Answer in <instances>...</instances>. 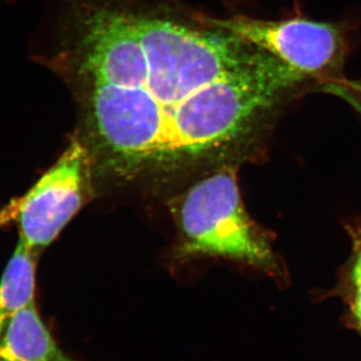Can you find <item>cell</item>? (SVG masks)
<instances>
[{"instance_id":"1","label":"cell","mask_w":361,"mask_h":361,"mask_svg":"<svg viewBox=\"0 0 361 361\" xmlns=\"http://www.w3.org/2000/svg\"><path fill=\"white\" fill-rule=\"evenodd\" d=\"M71 32L82 140L115 180L234 166L313 85L222 20L101 2L80 7Z\"/></svg>"},{"instance_id":"2","label":"cell","mask_w":361,"mask_h":361,"mask_svg":"<svg viewBox=\"0 0 361 361\" xmlns=\"http://www.w3.org/2000/svg\"><path fill=\"white\" fill-rule=\"evenodd\" d=\"M178 218L183 255L231 259L277 270L274 252L244 208L234 166L221 167L190 188Z\"/></svg>"},{"instance_id":"3","label":"cell","mask_w":361,"mask_h":361,"mask_svg":"<svg viewBox=\"0 0 361 361\" xmlns=\"http://www.w3.org/2000/svg\"><path fill=\"white\" fill-rule=\"evenodd\" d=\"M222 23L315 85L344 77L353 30L345 21L296 16L277 20L236 16Z\"/></svg>"},{"instance_id":"4","label":"cell","mask_w":361,"mask_h":361,"mask_svg":"<svg viewBox=\"0 0 361 361\" xmlns=\"http://www.w3.org/2000/svg\"><path fill=\"white\" fill-rule=\"evenodd\" d=\"M94 173L89 149L82 139L73 137L35 186L11 202L1 219L16 221L20 239L32 251L51 245L89 200Z\"/></svg>"},{"instance_id":"5","label":"cell","mask_w":361,"mask_h":361,"mask_svg":"<svg viewBox=\"0 0 361 361\" xmlns=\"http://www.w3.org/2000/svg\"><path fill=\"white\" fill-rule=\"evenodd\" d=\"M0 361H82L59 345L32 302L9 320L0 336Z\"/></svg>"},{"instance_id":"6","label":"cell","mask_w":361,"mask_h":361,"mask_svg":"<svg viewBox=\"0 0 361 361\" xmlns=\"http://www.w3.org/2000/svg\"><path fill=\"white\" fill-rule=\"evenodd\" d=\"M35 293L33 251L20 239L0 279V336L16 313L35 302Z\"/></svg>"},{"instance_id":"7","label":"cell","mask_w":361,"mask_h":361,"mask_svg":"<svg viewBox=\"0 0 361 361\" xmlns=\"http://www.w3.org/2000/svg\"><path fill=\"white\" fill-rule=\"evenodd\" d=\"M313 90L341 97L361 115V82L343 77L317 82Z\"/></svg>"},{"instance_id":"8","label":"cell","mask_w":361,"mask_h":361,"mask_svg":"<svg viewBox=\"0 0 361 361\" xmlns=\"http://www.w3.org/2000/svg\"><path fill=\"white\" fill-rule=\"evenodd\" d=\"M356 287L355 302H353V314L361 329V284Z\"/></svg>"},{"instance_id":"9","label":"cell","mask_w":361,"mask_h":361,"mask_svg":"<svg viewBox=\"0 0 361 361\" xmlns=\"http://www.w3.org/2000/svg\"><path fill=\"white\" fill-rule=\"evenodd\" d=\"M353 282L355 286L361 284V252L357 259H356L355 267H353Z\"/></svg>"}]
</instances>
